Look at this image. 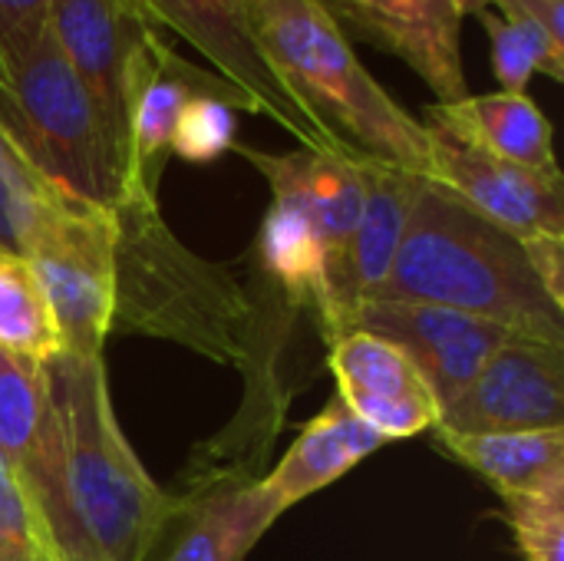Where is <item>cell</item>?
<instances>
[{"label":"cell","mask_w":564,"mask_h":561,"mask_svg":"<svg viewBox=\"0 0 564 561\" xmlns=\"http://www.w3.org/2000/svg\"><path fill=\"white\" fill-rule=\"evenodd\" d=\"M53 433L36 463L13 476L56 561H149L175 499L129 446L102 357L59 354L46 364Z\"/></svg>","instance_id":"6da1fadb"},{"label":"cell","mask_w":564,"mask_h":561,"mask_svg":"<svg viewBox=\"0 0 564 561\" xmlns=\"http://www.w3.org/2000/svg\"><path fill=\"white\" fill-rule=\"evenodd\" d=\"M370 301L436 304L564 347V308L545 291L529 245L426 175L397 261Z\"/></svg>","instance_id":"7a4b0ae2"},{"label":"cell","mask_w":564,"mask_h":561,"mask_svg":"<svg viewBox=\"0 0 564 561\" xmlns=\"http://www.w3.org/2000/svg\"><path fill=\"white\" fill-rule=\"evenodd\" d=\"M254 40L317 126L354 159L426 175V129L360 63L317 0H251Z\"/></svg>","instance_id":"3957f363"},{"label":"cell","mask_w":564,"mask_h":561,"mask_svg":"<svg viewBox=\"0 0 564 561\" xmlns=\"http://www.w3.org/2000/svg\"><path fill=\"white\" fill-rule=\"evenodd\" d=\"M116 222L112 331L172 337L221 364H241L251 344V304L215 265L195 258L162 222L159 198L126 195Z\"/></svg>","instance_id":"277c9868"},{"label":"cell","mask_w":564,"mask_h":561,"mask_svg":"<svg viewBox=\"0 0 564 561\" xmlns=\"http://www.w3.org/2000/svg\"><path fill=\"white\" fill-rule=\"evenodd\" d=\"M0 129L56 192L102 212L126 198L129 159L50 30L0 63Z\"/></svg>","instance_id":"5b68a950"},{"label":"cell","mask_w":564,"mask_h":561,"mask_svg":"<svg viewBox=\"0 0 564 561\" xmlns=\"http://www.w3.org/2000/svg\"><path fill=\"white\" fill-rule=\"evenodd\" d=\"M30 265L53 321L63 354L102 357L116 314V222L93 205L63 208L26 248Z\"/></svg>","instance_id":"8992f818"},{"label":"cell","mask_w":564,"mask_h":561,"mask_svg":"<svg viewBox=\"0 0 564 561\" xmlns=\"http://www.w3.org/2000/svg\"><path fill=\"white\" fill-rule=\"evenodd\" d=\"M46 30L129 159V103L162 43L139 0H50Z\"/></svg>","instance_id":"52a82bcc"},{"label":"cell","mask_w":564,"mask_h":561,"mask_svg":"<svg viewBox=\"0 0 564 561\" xmlns=\"http://www.w3.org/2000/svg\"><path fill=\"white\" fill-rule=\"evenodd\" d=\"M155 26L172 30L188 46H195L208 63L212 73L228 79L241 89L254 112L271 116L284 132H291L301 149L311 152H340L347 155L321 126L317 119L294 99V93L281 83V76L264 60L248 7L251 0H139Z\"/></svg>","instance_id":"ba28073f"},{"label":"cell","mask_w":564,"mask_h":561,"mask_svg":"<svg viewBox=\"0 0 564 561\" xmlns=\"http://www.w3.org/2000/svg\"><path fill=\"white\" fill-rule=\"evenodd\" d=\"M426 179L449 188L486 222L519 241L564 238V179L506 162L473 142L426 126Z\"/></svg>","instance_id":"9c48e42d"},{"label":"cell","mask_w":564,"mask_h":561,"mask_svg":"<svg viewBox=\"0 0 564 561\" xmlns=\"http://www.w3.org/2000/svg\"><path fill=\"white\" fill-rule=\"evenodd\" d=\"M347 331H367L397 344L430 384L440 413L476 380L502 344L522 337L502 324L413 301H357L344 321Z\"/></svg>","instance_id":"30bf717a"},{"label":"cell","mask_w":564,"mask_h":561,"mask_svg":"<svg viewBox=\"0 0 564 561\" xmlns=\"http://www.w3.org/2000/svg\"><path fill=\"white\" fill-rule=\"evenodd\" d=\"M344 33H354L383 53L403 60L436 96L459 103L469 96L463 63L466 17L482 0H317Z\"/></svg>","instance_id":"8fae6325"},{"label":"cell","mask_w":564,"mask_h":561,"mask_svg":"<svg viewBox=\"0 0 564 561\" xmlns=\"http://www.w3.org/2000/svg\"><path fill=\"white\" fill-rule=\"evenodd\" d=\"M235 152L248 159L271 185V195L291 198L311 218L324 255H327V278H330V324L327 337L334 341L344 334V321L354 308L347 291V248L364 208V159L340 155V152H261L235 142Z\"/></svg>","instance_id":"7c38bea8"},{"label":"cell","mask_w":564,"mask_h":561,"mask_svg":"<svg viewBox=\"0 0 564 561\" xmlns=\"http://www.w3.org/2000/svg\"><path fill=\"white\" fill-rule=\"evenodd\" d=\"M564 427V347L512 337L440 413L446 433H525Z\"/></svg>","instance_id":"4fadbf2b"},{"label":"cell","mask_w":564,"mask_h":561,"mask_svg":"<svg viewBox=\"0 0 564 561\" xmlns=\"http://www.w3.org/2000/svg\"><path fill=\"white\" fill-rule=\"evenodd\" d=\"M330 370L337 397L387 443L440 427V403L430 384L397 344L367 331H347L330 341Z\"/></svg>","instance_id":"5bb4252c"},{"label":"cell","mask_w":564,"mask_h":561,"mask_svg":"<svg viewBox=\"0 0 564 561\" xmlns=\"http://www.w3.org/2000/svg\"><path fill=\"white\" fill-rule=\"evenodd\" d=\"M192 96H215L235 109L254 112L251 99L212 69H198L182 60L165 40L155 50L152 66L135 86L129 103V188L126 195L159 198V182L172 155L175 122Z\"/></svg>","instance_id":"9a60e30c"},{"label":"cell","mask_w":564,"mask_h":561,"mask_svg":"<svg viewBox=\"0 0 564 561\" xmlns=\"http://www.w3.org/2000/svg\"><path fill=\"white\" fill-rule=\"evenodd\" d=\"M278 516L264 479H221L175 506L149 561H245Z\"/></svg>","instance_id":"2e32d148"},{"label":"cell","mask_w":564,"mask_h":561,"mask_svg":"<svg viewBox=\"0 0 564 561\" xmlns=\"http://www.w3.org/2000/svg\"><path fill=\"white\" fill-rule=\"evenodd\" d=\"M426 126H436L463 142H473L506 162L558 172L552 122L525 93H486L466 96L459 103H433L423 109Z\"/></svg>","instance_id":"e0dca14e"},{"label":"cell","mask_w":564,"mask_h":561,"mask_svg":"<svg viewBox=\"0 0 564 561\" xmlns=\"http://www.w3.org/2000/svg\"><path fill=\"white\" fill-rule=\"evenodd\" d=\"M383 446L387 440L373 433L340 397H334L301 430V436L274 466V473L264 476V486L274 496L278 509L288 513L291 506L334 486L344 473H350L357 463H364Z\"/></svg>","instance_id":"ac0fdd59"},{"label":"cell","mask_w":564,"mask_h":561,"mask_svg":"<svg viewBox=\"0 0 564 561\" xmlns=\"http://www.w3.org/2000/svg\"><path fill=\"white\" fill-rule=\"evenodd\" d=\"M436 440L449 456L479 473L502 499L564 496V427L525 433H446Z\"/></svg>","instance_id":"d6986e66"},{"label":"cell","mask_w":564,"mask_h":561,"mask_svg":"<svg viewBox=\"0 0 564 561\" xmlns=\"http://www.w3.org/2000/svg\"><path fill=\"white\" fill-rule=\"evenodd\" d=\"M420 179L423 175L416 172L364 159V208L347 248V291L354 304L370 301L387 281L410 222Z\"/></svg>","instance_id":"ffe728a7"},{"label":"cell","mask_w":564,"mask_h":561,"mask_svg":"<svg viewBox=\"0 0 564 561\" xmlns=\"http://www.w3.org/2000/svg\"><path fill=\"white\" fill-rule=\"evenodd\" d=\"M258 255L264 271L304 304H314L324 327L330 324V278L324 245L304 215V208L291 198L271 195V208L261 225Z\"/></svg>","instance_id":"44dd1931"},{"label":"cell","mask_w":564,"mask_h":561,"mask_svg":"<svg viewBox=\"0 0 564 561\" xmlns=\"http://www.w3.org/2000/svg\"><path fill=\"white\" fill-rule=\"evenodd\" d=\"M53 433L46 364L0 354V463L23 476Z\"/></svg>","instance_id":"7402d4cb"},{"label":"cell","mask_w":564,"mask_h":561,"mask_svg":"<svg viewBox=\"0 0 564 561\" xmlns=\"http://www.w3.org/2000/svg\"><path fill=\"white\" fill-rule=\"evenodd\" d=\"M0 354L50 364L63 354L53 311L23 258L0 255Z\"/></svg>","instance_id":"603a6c76"},{"label":"cell","mask_w":564,"mask_h":561,"mask_svg":"<svg viewBox=\"0 0 564 561\" xmlns=\"http://www.w3.org/2000/svg\"><path fill=\"white\" fill-rule=\"evenodd\" d=\"M473 17L482 23V30L492 40V69H496L502 93H525V86L535 73L562 83L564 46L552 43L545 33H539L525 23H512V20L499 17L492 7H482Z\"/></svg>","instance_id":"cb8c5ba5"},{"label":"cell","mask_w":564,"mask_h":561,"mask_svg":"<svg viewBox=\"0 0 564 561\" xmlns=\"http://www.w3.org/2000/svg\"><path fill=\"white\" fill-rule=\"evenodd\" d=\"M76 198L46 182H17L0 175V255L23 258L30 241Z\"/></svg>","instance_id":"d4e9b609"},{"label":"cell","mask_w":564,"mask_h":561,"mask_svg":"<svg viewBox=\"0 0 564 561\" xmlns=\"http://www.w3.org/2000/svg\"><path fill=\"white\" fill-rule=\"evenodd\" d=\"M235 106L215 96H192L172 132V155L185 162H215L235 149Z\"/></svg>","instance_id":"484cf974"},{"label":"cell","mask_w":564,"mask_h":561,"mask_svg":"<svg viewBox=\"0 0 564 561\" xmlns=\"http://www.w3.org/2000/svg\"><path fill=\"white\" fill-rule=\"evenodd\" d=\"M506 519L525 561H564V496H509Z\"/></svg>","instance_id":"4316f807"},{"label":"cell","mask_w":564,"mask_h":561,"mask_svg":"<svg viewBox=\"0 0 564 561\" xmlns=\"http://www.w3.org/2000/svg\"><path fill=\"white\" fill-rule=\"evenodd\" d=\"M0 561H56L53 546L13 473L0 463Z\"/></svg>","instance_id":"83f0119b"},{"label":"cell","mask_w":564,"mask_h":561,"mask_svg":"<svg viewBox=\"0 0 564 561\" xmlns=\"http://www.w3.org/2000/svg\"><path fill=\"white\" fill-rule=\"evenodd\" d=\"M50 0H0V63L23 56L46 30Z\"/></svg>","instance_id":"f1b7e54d"},{"label":"cell","mask_w":564,"mask_h":561,"mask_svg":"<svg viewBox=\"0 0 564 561\" xmlns=\"http://www.w3.org/2000/svg\"><path fill=\"white\" fill-rule=\"evenodd\" d=\"M499 17L512 23H525L545 33L552 43L564 46V0H482Z\"/></svg>","instance_id":"f546056e"}]
</instances>
